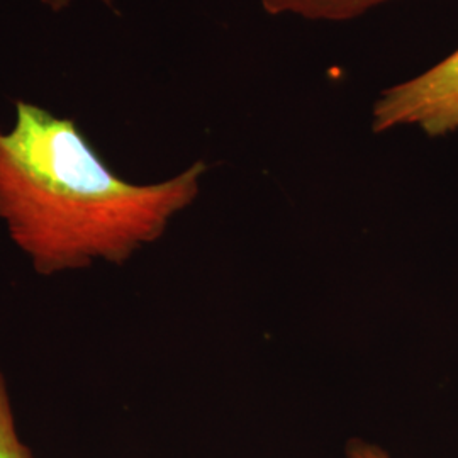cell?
<instances>
[{
  "mask_svg": "<svg viewBox=\"0 0 458 458\" xmlns=\"http://www.w3.org/2000/svg\"><path fill=\"white\" fill-rule=\"evenodd\" d=\"M206 170L196 162L168 181L131 183L73 119L19 100L13 130L0 128V219L41 276L121 265L196 200Z\"/></svg>",
  "mask_w": 458,
  "mask_h": 458,
  "instance_id": "6da1fadb",
  "label": "cell"
},
{
  "mask_svg": "<svg viewBox=\"0 0 458 458\" xmlns=\"http://www.w3.org/2000/svg\"><path fill=\"white\" fill-rule=\"evenodd\" d=\"M416 126L431 138L458 131V49L421 75L386 89L372 109V131Z\"/></svg>",
  "mask_w": 458,
  "mask_h": 458,
  "instance_id": "7a4b0ae2",
  "label": "cell"
},
{
  "mask_svg": "<svg viewBox=\"0 0 458 458\" xmlns=\"http://www.w3.org/2000/svg\"><path fill=\"white\" fill-rule=\"evenodd\" d=\"M387 2L391 0H260L263 9L272 16L291 14L329 22L357 19Z\"/></svg>",
  "mask_w": 458,
  "mask_h": 458,
  "instance_id": "3957f363",
  "label": "cell"
},
{
  "mask_svg": "<svg viewBox=\"0 0 458 458\" xmlns=\"http://www.w3.org/2000/svg\"><path fill=\"white\" fill-rule=\"evenodd\" d=\"M0 458H33L28 445L19 438L16 420H14V412H13L2 370H0Z\"/></svg>",
  "mask_w": 458,
  "mask_h": 458,
  "instance_id": "277c9868",
  "label": "cell"
},
{
  "mask_svg": "<svg viewBox=\"0 0 458 458\" xmlns=\"http://www.w3.org/2000/svg\"><path fill=\"white\" fill-rule=\"evenodd\" d=\"M344 457L346 458H391L387 450L382 446L374 445V443L365 442L360 438L350 440L346 448H344Z\"/></svg>",
  "mask_w": 458,
  "mask_h": 458,
  "instance_id": "5b68a950",
  "label": "cell"
},
{
  "mask_svg": "<svg viewBox=\"0 0 458 458\" xmlns=\"http://www.w3.org/2000/svg\"><path fill=\"white\" fill-rule=\"evenodd\" d=\"M47 7H49L53 13H62L64 9H66L70 4H72V0H41ZM102 4H106L107 7H113L114 5L115 0H100Z\"/></svg>",
  "mask_w": 458,
  "mask_h": 458,
  "instance_id": "8992f818",
  "label": "cell"
}]
</instances>
